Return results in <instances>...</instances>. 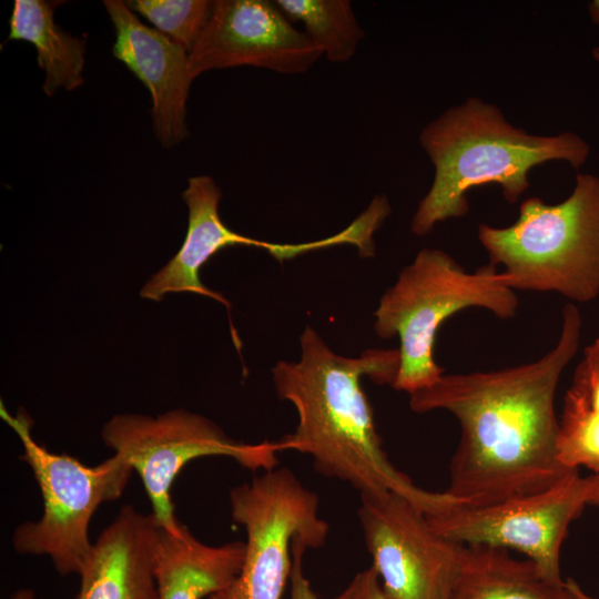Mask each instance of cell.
<instances>
[{"mask_svg":"<svg viewBox=\"0 0 599 599\" xmlns=\"http://www.w3.org/2000/svg\"><path fill=\"white\" fill-rule=\"evenodd\" d=\"M104 444L136 470L159 527L177 535L171 487L183 467L200 457L225 456L242 467L270 470L277 466L278 441L247 444L230 438L209 418L179 408L158 417L114 415L101 430Z\"/></svg>","mask_w":599,"mask_h":599,"instance_id":"obj_7","label":"cell"},{"mask_svg":"<svg viewBox=\"0 0 599 599\" xmlns=\"http://www.w3.org/2000/svg\"><path fill=\"white\" fill-rule=\"evenodd\" d=\"M11 599H37L30 589H21L11 596Z\"/></svg>","mask_w":599,"mask_h":599,"instance_id":"obj_24","label":"cell"},{"mask_svg":"<svg viewBox=\"0 0 599 599\" xmlns=\"http://www.w3.org/2000/svg\"><path fill=\"white\" fill-rule=\"evenodd\" d=\"M308 546L301 537L292 540V568L290 573L291 598L290 599H318L309 580L303 571V557Z\"/></svg>","mask_w":599,"mask_h":599,"instance_id":"obj_22","label":"cell"},{"mask_svg":"<svg viewBox=\"0 0 599 599\" xmlns=\"http://www.w3.org/2000/svg\"><path fill=\"white\" fill-rule=\"evenodd\" d=\"M103 3L115 29L113 54L151 93L155 136L165 148L181 143L189 135L186 99L193 81L189 52L143 24L125 2Z\"/></svg>","mask_w":599,"mask_h":599,"instance_id":"obj_12","label":"cell"},{"mask_svg":"<svg viewBox=\"0 0 599 599\" xmlns=\"http://www.w3.org/2000/svg\"><path fill=\"white\" fill-rule=\"evenodd\" d=\"M336 599H394L383 588L376 569L358 572Z\"/></svg>","mask_w":599,"mask_h":599,"instance_id":"obj_21","label":"cell"},{"mask_svg":"<svg viewBox=\"0 0 599 599\" xmlns=\"http://www.w3.org/2000/svg\"><path fill=\"white\" fill-rule=\"evenodd\" d=\"M126 3L189 54L206 27L214 7V1L207 0H134Z\"/></svg>","mask_w":599,"mask_h":599,"instance_id":"obj_20","label":"cell"},{"mask_svg":"<svg viewBox=\"0 0 599 599\" xmlns=\"http://www.w3.org/2000/svg\"><path fill=\"white\" fill-rule=\"evenodd\" d=\"M588 12L591 22L599 27V0H592L589 2Z\"/></svg>","mask_w":599,"mask_h":599,"instance_id":"obj_23","label":"cell"},{"mask_svg":"<svg viewBox=\"0 0 599 599\" xmlns=\"http://www.w3.org/2000/svg\"><path fill=\"white\" fill-rule=\"evenodd\" d=\"M582 592L575 581H555L507 549L464 545L451 599H581Z\"/></svg>","mask_w":599,"mask_h":599,"instance_id":"obj_16","label":"cell"},{"mask_svg":"<svg viewBox=\"0 0 599 599\" xmlns=\"http://www.w3.org/2000/svg\"><path fill=\"white\" fill-rule=\"evenodd\" d=\"M581 325L578 307L567 303L560 337L541 358L497 370L444 374L409 395L415 413L443 409L458 420L460 438L445 491L463 506L538 494L578 471L558 456L555 394L578 352Z\"/></svg>","mask_w":599,"mask_h":599,"instance_id":"obj_1","label":"cell"},{"mask_svg":"<svg viewBox=\"0 0 599 599\" xmlns=\"http://www.w3.org/2000/svg\"><path fill=\"white\" fill-rule=\"evenodd\" d=\"M245 542L209 546L186 526L177 535L160 527L154 559L159 599H202L230 585L240 573Z\"/></svg>","mask_w":599,"mask_h":599,"instance_id":"obj_15","label":"cell"},{"mask_svg":"<svg viewBox=\"0 0 599 599\" xmlns=\"http://www.w3.org/2000/svg\"><path fill=\"white\" fill-rule=\"evenodd\" d=\"M596 481V474L582 477L578 470L538 494L426 516L451 541L519 551L550 579L562 581V542L571 522L589 506Z\"/></svg>","mask_w":599,"mask_h":599,"instance_id":"obj_9","label":"cell"},{"mask_svg":"<svg viewBox=\"0 0 599 599\" xmlns=\"http://www.w3.org/2000/svg\"><path fill=\"white\" fill-rule=\"evenodd\" d=\"M221 190L207 175L189 179L182 197L189 210L187 231L179 252L143 285L140 295L161 301L169 293L189 292L213 298L225 306L229 302L201 281L202 266L219 251L229 246H254L267 251L278 261L314 251V244H278L258 241L230 230L221 220Z\"/></svg>","mask_w":599,"mask_h":599,"instance_id":"obj_13","label":"cell"},{"mask_svg":"<svg viewBox=\"0 0 599 599\" xmlns=\"http://www.w3.org/2000/svg\"><path fill=\"white\" fill-rule=\"evenodd\" d=\"M382 586L394 599H451L464 545L394 491L361 494L357 511Z\"/></svg>","mask_w":599,"mask_h":599,"instance_id":"obj_10","label":"cell"},{"mask_svg":"<svg viewBox=\"0 0 599 599\" xmlns=\"http://www.w3.org/2000/svg\"><path fill=\"white\" fill-rule=\"evenodd\" d=\"M0 416L20 438V458L31 468L43 500L41 518L14 529V550L49 556L62 576L80 575L93 547L90 520L102 502L121 497L132 466L119 454L97 466L83 465L78 458L54 454L38 444L31 434L32 420L23 408L12 416L1 402Z\"/></svg>","mask_w":599,"mask_h":599,"instance_id":"obj_6","label":"cell"},{"mask_svg":"<svg viewBox=\"0 0 599 599\" xmlns=\"http://www.w3.org/2000/svg\"><path fill=\"white\" fill-rule=\"evenodd\" d=\"M159 529L152 514L123 506L93 542L79 575L77 599H159L154 577Z\"/></svg>","mask_w":599,"mask_h":599,"instance_id":"obj_14","label":"cell"},{"mask_svg":"<svg viewBox=\"0 0 599 599\" xmlns=\"http://www.w3.org/2000/svg\"><path fill=\"white\" fill-rule=\"evenodd\" d=\"M321 57L307 34L267 0L214 1L211 18L189 54L193 79L213 69L241 65L298 74Z\"/></svg>","mask_w":599,"mask_h":599,"instance_id":"obj_11","label":"cell"},{"mask_svg":"<svg viewBox=\"0 0 599 599\" xmlns=\"http://www.w3.org/2000/svg\"><path fill=\"white\" fill-rule=\"evenodd\" d=\"M489 263L502 265L516 291L555 292L578 303L599 295V176L578 173L558 204L528 197L515 223L479 224Z\"/></svg>","mask_w":599,"mask_h":599,"instance_id":"obj_5","label":"cell"},{"mask_svg":"<svg viewBox=\"0 0 599 599\" xmlns=\"http://www.w3.org/2000/svg\"><path fill=\"white\" fill-rule=\"evenodd\" d=\"M275 4L294 21H300L305 33L327 60L343 63L351 60L364 31L348 0H276Z\"/></svg>","mask_w":599,"mask_h":599,"instance_id":"obj_19","label":"cell"},{"mask_svg":"<svg viewBox=\"0 0 599 599\" xmlns=\"http://www.w3.org/2000/svg\"><path fill=\"white\" fill-rule=\"evenodd\" d=\"M298 362L278 361L272 380L278 397L297 413L294 433L278 440L282 450L312 457L315 470L351 484L361 494L394 491L427 516L463 502L416 486L389 461L376 430L372 406L361 380L394 384L398 349H369L359 357L333 352L309 325L300 337Z\"/></svg>","mask_w":599,"mask_h":599,"instance_id":"obj_2","label":"cell"},{"mask_svg":"<svg viewBox=\"0 0 599 599\" xmlns=\"http://www.w3.org/2000/svg\"><path fill=\"white\" fill-rule=\"evenodd\" d=\"M518 305L510 277L497 266L467 272L445 251L420 250L375 311L376 334L399 337V369L392 387L410 395L444 375L434 356L436 335L457 312L480 307L507 319L516 316Z\"/></svg>","mask_w":599,"mask_h":599,"instance_id":"obj_4","label":"cell"},{"mask_svg":"<svg viewBox=\"0 0 599 599\" xmlns=\"http://www.w3.org/2000/svg\"><path fill=\"white\" fill-rule=\"evenodd\" d=\"M558 456L570 469L599 474V337L585 348L565 394Z\"/></svg>","mask_w":599,"mask_h":599,"instance_id":"obj_18","label":"cell"},{"mask_svg":"<svg viewBox=\"0 0 599 599\" xmlns=\"http://www.w3.org/2000/svg\"><path fill=\"white\" fill-rule=\"evenodd\" d=\"M419 142L435 174L412 219L410 230L417 236L427 235L440 222L465 216L469 211L467 194L474 187L498 184L512 204L530 186L532 167L564 161L578 170L590 153L579 134H529L509 123L497 105L477 97L429 122Z\"/></svg>","mask_w":599,"mask_h":599,"instance_id":"obj_3","label":"cell"},{"mask_svg":"<svg viewBox=\"0 0 599 599\" xmlns=\"http://www.w3.org/2000/svg\"><path fill=\"white\" fill-rule=\"evenodd\" d=\"M233 520L246 532L240 573L207 599H281L292 568V540L308 548L326 542L328 525L318 515V496L288 468H273L230 493Z\"/></svg>","mask_w":599,"mask_h":599,"instance_id":"obj_8","label":"cell"},{"mask_svg":"<svg viewBox=\"0 0 599 599\" xmlns=\"http://www.w3.org/2000/svg\"><path fill=\"white\" fill-rule=\"evenodd\" d=\"M596 475H597V481H596L595 490H593L589 506L599 507V474H596Z\"/></svg>","mask_w":599,"mask_h":599,"instance_id":"obj_25","label":"cell"},{"mask_svg":"<svg viewBox=\"0 0 599 599\" xmlns=\"http://www.w3.org/2000/svg\"><path fill=\"white\" fill-rule=\"evenodd\" d=\"M591 54H592V58H593L596 61H599V45H598V47H595V48L591 50Z\"/></svg>","mask_w":599,"mask_h":599,"instance_id":"obj_26","label":"cell"},{"mask_svg":"<svg viewBox=\"0 0 599 599\" xmlns=\"http://www.w3.org/2000/svg\"><path fill=\"white\" fill-rule=\"evenodd\" d=\"M59 2L16 0L9 21L8 40L32 43L38 52V64L45 72L42 85L51 97L63 88L72 91L83 82L85 40L60 29L54 20Z\"/></svg>","mask_w":599,"mask_h":599,"instance_id":"obj_17","label":"cell"}]
</instances>
